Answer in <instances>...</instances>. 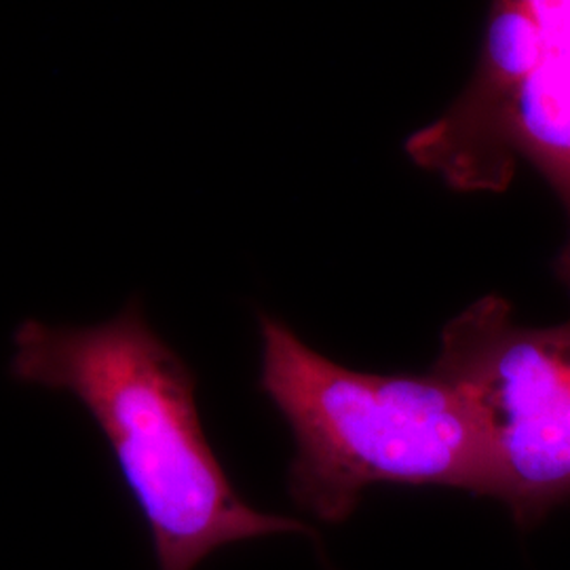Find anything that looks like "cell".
<instances>
[{
    "label": "cell",
    "instance_id": "1",
    "mask_svg": "<svg viewBox=\"0 0 570 570\" xmlns=\"http://www.w3.org/2000/svg\"><path fill=\"white\" fill-rule=\"evenodd\" d=\"M13 376L66 391L102 431L136 501L159 570H197L214 551L313 529L249 505L205 433L197 381L155 334L138 303L98 326L23 322Z\"/></svg>",
    "mask_w": 570,
    "mask_h": 570
},
{
    "label": "cell",
    "instance_id": "2",
    "mask_svg": "<svg viewBox=\"0 0 570 570\" xmlns=\"http://www.w3.org/2000/svg\"><path fill=\"white\" fill-rule=\"evenodd\" d=\"M261 389L296 446L287 492L298 510L343 524L364 492L383 484L489 497L478 414L449 381L351 370L268 315H261Z\"/></svg>",
    "mask_w": 570,
    "mask_h": 570
},
{
    "label": "cell",
    "instance_id": "3",
    "mask_svg": "<svg viewBox=\"0 0 570 570\" xmlns=\"http://www.w3.org/2000/svg\"><path fill=\"white\" fill-rule=\"evenodd\" d=\"M429 372L478 414L490 499L532 529L570 501V322L520 326L499 294L454 315Z\"/></svg>",
    "mask_w": 570,
    "mask_h": 570
},
{
    "label": "cell",
    "instance_id": "4",
    "mask_svg": "<svg viewBox=\"0 0 570 570\" xmlns=\"http://www.w3.org/2000/svg\"><path fill=\"white\" fill-rule=\"evenodd\" d=\"M541 53L529 0L490 4L471 81L440 119L407 138V157L454 190L505 193L518 165L510 146L511 110Z\"/></svg>",
    "mask_w": 570,
    "mask_h": 570
},
{
    "label": "cell",
    "instance_id": "5",
    "mask_svg": "<svg viewBox=\"0 0 570 570\" xmlns=\"http://www.w3.org/2000/svg\"><path fill=\"white\" fill-rule=\"evenodd\" d=\"M537 23L543 53L518 89L510 146L515 159H529L550 183L569 214L570 226V39L551 32L539 20ZM556 275L570 294V230L556 258Z\"/></svg>",
    "mask_w": 570,
    "mask_h": 570
}]
</instances>
